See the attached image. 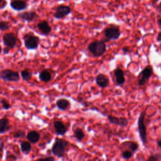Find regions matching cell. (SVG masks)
Here are the masks:
<instances>
[{"mask_svg":"<svg viewBox=\"0 0 161 161\" xmlns=\"http://www.w3.org/2000/svg\"><path fill=\"white\" fill-rule=\"evenodd\" d=\"M88 49L93 56L100 57L106 52V45L104 40H95L88 45Z\"/></svg>","mask_w":161,"mask_h":161,"instance_id":"6da1fadb","label":"cell"},{"mask_svg":"<svg viewBox=\"0 0 161 161\" xmlns=\"http://www.w3.org/2000/svg\"><path fill=\"white\" fill-rule=\"evenodd\" d=\"M69 142L64 139H56L52 147V154L58 158H63L65 155Z\"/></svg>","mask_w":161,"mask_h":161,"instance_id":"7a4b0ae2","label":"cell"},{"mask_svg":"<svg viewBox=\"0 0 161 161\" xmlns=\"http://www.w3.org/2000/svg\"><path fill=\"white\" fill-rule=\"evenodd\" d=\"M24 44L29 50H35L40 44V39L38 36H35L33 33L29 32L23 36Z\"/></svg>","mask_w":161,"mask_h":161,"instance_id":"3957f363","label":"cell"},{"mask_svg":"<svg viewBox=\"0 0 161 161\" xmlns=\"http://www.w3.org/2000/svg\"><path fill=\"white\" fill-rule=\"evenodd\" d=\"M145 111H142L140 113L138 120V130L140 135V138L144 145L147 144V127L145 124Z\"/></svg>","mask_w":161,"mask_h":161,"instance_id":"277c9868","label":"cell"},{"mask_svg":"<svg viewBox=\"0 0 161 161\" xmlns=\"http://www.w3.org/2000/svg\"><path fill=\"white\" fill-rule=\"evenodd\" d=\"M104 35L106 39L109 40H117L121 35L120 28L114 25H111L104 30Z\"/></svg>","mask_w":161,"mask_h":161,"instance_id":"5b68a950","label":"cell"},{"mask_svg":"<svg viewBox=\"0 0 161 161\" xmlns=\"http://www.w3.org/2000/svg\"><path fill=\"white\" fill-rule=\"evenodd\" d=\"M1 79L8 82H18L20 80V74L18 72L11 69H3L0 74Z\"/></svg>","mask_w":161,"mask_h":161,"instance_id":"8992f818","label":"cell"},{"mask_svg":"<svg viewBox=\"0 0 161 161\" xmlns=\"http://www.w3.org/2000/svg\"><path fill=\"white\" fill-rule=\"evenodd\" d=\"M153 74V68L151 66L148 65L140 73L139 76L138 85L139 86H144L151 78Z\"/></svg>","mask_w":161,"mask_h":161,"instance_id":"52a82bcc","label":"cell"},{"mask_svg":"<svg viewBox=\"0 0 161 161\" xmlns=\"http://www.w3.org/2000/svg\"><path fill=\"white\" fill-rule=\"evenodd\" d=\"M3 43L5 47H7L10 49L15 47L18 41V36L13 33H7L3 36Z\"/></svg>","mask_w":161,"mask_h":161,"instance_id":"ba28073f","label":"cell"},{"mask_svg":"<svg viewBox=\"0 0 161 161\" xmlns=\"http://www.w3.org/2000/svg\"><path fill=\"white\" fill-rule=\"evenodd\" d=\"M71 13V8L69 6L59 5L56 9L55 13H54V17L57 20L63 19L70 15Z\"/></svg>","mask_w":161,"mask_h":161,"instance_id":"9c48e42d","label":"cell"},{"mask_svg":"<svg viewBox=\"0 0 161 161\" xmlns=\"http://www.w3.org/2000/svg\"><path fill=\"white\" fill-rule=\"evenodd\" d=\"M10 6L15 11H21L27 8L28 3L26 0H11Z\"/></svg>","mask_w":161,"mask_h":161,"instance_id":"30bf717a","label":"cell"},{"mask_svg":"<svg viewBox=\"0 0 161 161\" xmlns=\"http://www.w3.org/2000/svg\"><path fill=\"white\" fill-rule=\"evenodd\" d=\"M18 17L21 20L25 21L30 22L38 17V15H37L36 13L34 11H27L23 12V13H19L18 15Z\"/></svg>","mask_w":161,"mask_h":161,"instance_id":"8fae6325","label":"cell"},{"mask_svg":"<svg viewBox=\"0 0 161 161\" xmlns=\"http://www.w3.org/2000/svg\"><path fill=\"white\" fill-rule=\"evenodd\" d=\"M54 128L55 130V132L57 135L63 136L67 132V128L66 126L64 123L59 120L54 121Z\"/></svg>","mask_w":161,"mask_h":161,"instance_id":"7c38bea8","label":"cell"},{"mask_svg":"<svg viewBox=\"0 0 161 161\" xmlns=\"http://www.w3.org/2000/svg\"><path fill=\"white\" fill-rule=\"evenodd\" d=\"M37 28H38L40 32L44 35H48L52 32V28L47 20H43L37 24Z\"/></svg>","mask_w":161,"mask_h":161,"instance_id":"4fadbf2b","label":"cell"},{"mask_svg":"<svg viewBox=\"0 0 161 161\" xmlns=\"http://www.w3.org/2000/svg\"><path fill=\"white\" fill-rule=\"evenodd\" d=\"M96 82L98 86H100L102 88H107L109 86V81L108 77L103 74H100L96 76Z\"/></svg>","mask_w":161,"mask_h":161,"instance_id":"5bb4252c","label":"cell"},{"mask_svg":"<svg viewBox=\"0 0 161 161\" xmlns=\"http://www.w3.org/2000/svg\"><path fill=\"white\" fill-rule=\"evenodd\" d=\"M114 74H115V76L116 78L117 84L118 86L123 85L125 82V73L121 68L120 67L117 68L114 71Z\"/></svg>","mask_w":161,"mask_h":161,"instance_id":"9a60e30c","label":"cell"},{"mask_svg":"<svg viewBox=\"0 0 161 161\" xmlns=\"http://www.w3.org/2000/svg\"><path fill=\"white\" fill-rule=\"evenodd\" d=\"M40 138V133L35 130H32L29 132L27 133V139L32 144H35L37 143Z\"/></svg>","mask_w":161,"mask_h":161,"instance_id":"2e32d148","label":"cell"},{"mask_svg":"<svg viewBox=\"0 0 161 161\" xmlns=\"http://www.w3.org/2000/svg\"><path fill=\"white\" fill-rule=\"evenodd\" d=\"M69 102L65 98H60L57 100L56 106L57 108L61 111L66 110L69 106Z\"/></svg>","mask_w":161,"mask_h":161,"instance_id":"e0dca14e","label":"cell"},{"mask_svg":"<svg viewBox=\"0 0 161 161\" xmlns=\"http://www.w3.org/2000/svg\"><path fill=\"white\" fill-rule=\"evenodd\" d=\"M9 124L10 121L8 118L5 117L0 120V133L3 134L10 129Z\"/></svg>","mask_w":161,"mask_h":161,"instance_id":"ac0fdd59","label":"cell"},{"mask_svg":"<svg viewBox=\"0 0 161 161\" xmlns=\"http://www.w3.org/2000/svg\"><path fill=\"white\" fill-rule=\"evenodd\" d=\"M39 78L40 81L44 82H50L52 79V75L51 72L48 70H44L42 71L39 76Z\"/></svg>","mask_w":161,"mask_h":161,"instance_id":"d6986e66","label":"cell"},{"mask_svg":"<svg viewBox=\"0 0 161 161\" xmlns=\"http://www.w3.org/2000/svg\"><path fill=\"white\" fill-rule=\"evenodd\" d=\"M21 152L25 155H28L32 151V145L29 142H21L20 144Z\"/></svg>","mask_w":161,"mask_h":161,"instance_id":"ffe728a7","label":"cell"},{"mask_svg":"<svg viewBox=\"0 0 161 161\" xmlns=\"http://www.w3.org/2000/svg\"><path fill=\"white\" fill-rule=\"evenodd\" d=\"M74 136L79 142H82V140L85 138V133L83 130L80 128H77L74 130Z\"/></svg>","mask_w":161,"mask_h":161,"instance_id":"44dd1931","label":"cell"},{"mask_svg":"<svg viewBox=\"0 0 161 161\" xmlns=\"http://www.w3.org/2000/svg\"><path fill=\"white\" fill-rule=\"evenodd\" d=\"M124 144H125L126 146H127V147L128 148V149L131 151L132 152H133V153L137 152V150L139 149V144L137 142L128 141V142H125Z\"/></svg>","mask_w":161,"mask_h":161,"instance_id":"7402d4cb","label":"cell"},{"mask_svg":"<svg viewBox=\"0 0 161 161\" xmlns=\"http://www.w3.org/2000/svg\"><path fill=\"white\" fill-rule=\"evenodd\" d=\"M21 76L24 81H29L32 77V73L27 69H24L21 72Z\"/></svg>","mask_w":161,"mask_h":161,"instance_id":"603a6c76","label":"cell"},{"mask_svg":"<svg viewBox=\"0 0 161 161\" xmlns=\"http://www.w3.org/2000/svg\"><path fill=\"white\" fill-rule=\"evenodd\" d=\"M107 118H108V121H109V123H111V124L118 125V124H119V118H117V117H114L113 115H108Z\"/></svg>","mask_w":161,"mask_h":161,"instance_id":"cb8c5ba5","label":"cell"},{"mask_svg":"<svg viewBox=\"0 0 161 161\" xmlns=\"http://www.w3.org/2000/svg\"><path fill=\"white\" fill-rule=\"evenodd\" d=\"M133 152H132L130 150H126L125 151H123L122 152V154H121V156L124 159H126V160H128L130 159H131L132 157H133Z\"/></svg>","mask_w":161,"mask_h":161,"instance_id":"d4e9b609","label":"cell"},{"mask_svg":"<svg viewBox=\"0 0 161 161\" xmlns=\"http://www.w3.org/2000/svg\"><path fill=\"white\" fill-rule=\"evenodd\" d=\"M128 124V120L127 118L125 117H120L119 118V124L118 125L122 127H125Z\"/></svg>","mask_w":161,"mask_h":161,"instance_id":"484cf974","label":"cell"},{"mask_svg":"<svg viewBox=\"0 0 161 161\" xmlns=\"http://www.w3.org/2000/svg\"><path fill=\"white\" fill-rule=\"evenodd\" d=\"M10 26L8 22L5 21H1V22H0V29L2 32L6 31L10 29Z\"/></svg>","mask_w":161,"mask_h":161,"instance_id":"4316f807","label":"cell"},{"mask_svg":"<svg viewBox=\"0 0 161 161\" xmlns=\"http://www.w3.org/2000/svg\"><path fill=\"white\" fill-rule=\"evenodd\" d=\"M1 103L2 105V108L3 109L8 110L11 107V105L8 103V102L6 100V99H2L1 100Z\"/></svg>","mask_w":161,"mask_h":161,"instance_id":"83f0119b","label":"cell"},{"mask_svg":"<svg viewBox=\"0 0 161 161\" xmlns=\"http://www.w3.org/2000/svg\"><path fill=\"white\" fill-rule=\"evenodd\" d=\"M25 136V133L24 131L22 130H18V132H15L13 137L15 139H20V138H23Z\"/></svg>","mask_w":161,"mask_h":161,"instance_id":"f1b7e54d","label":"cell"},{"mask_svg":"<svg viewBox=\"0 0 161 161\" xmlns=\"http://www.w3.org/2000/svg\"><path fill=\"white\" fill-rule=\"evenodd\" d=\"M161 159V155L160 154H154L152 155H151L148 158V161H157Z\"/></svg>","mask_w":161,"mask_h":161,"instance_id":"f546056e","label":"cell"},{"mask_svg":"<svg viewBox=\"0 0 161 161\" xmlns=\"http://www.w3.org/2000/svg\"><path fill=\"white\" fill-rule=\"evenodd\" d=\"M7 5V2L6 0H0V9H4Z\"/></svg>","mask_w":161,"mask_h":161,"instance_id":"4dcf8cb0","label":"cell"},{"mask_svg":"<svg viewBox=\"0 0 161 161\" xmlns=\"http://www.w3.org/2000/svg\"><path fill=\"white\" fill-rule=\"evenodd\" d=\"M0 152H1V158H2V155H3V148H4V143L2 140V139L0 140Z\"/></svg>","mask_w":161,"mask_h":161,"instance_id":"1f68e13d","label":"cell"},{"mask_svg":"<svg viewBox=\"0 0 161 161\" xmlns=\"http://www.w3.org/2000/svg\"><path fill=\"white\" fill-rule=\"evenodd\" d=\"M39 160H54L55 158L53 157H44V158H40L38 159Z\"/></svg>","mask_w":161,"mask_h":161,"instance_id":"d6a6232c","label":"cell"},{"mask_svg":"<svg viewBox=\"0 0 161 161\" xmlns=\"http://www.w3.org/2000/svg\"><path fill=\"white\" fill-rule=\"evenodd\" d=\"M10 49L8 47H5V48H3V53L5 54H8L10 52Z\"/></svg>","mask_w":161,"mask_h":161,"instance_id":"836d02e7","label":"cell"},{"mask_svg":"<svg viewBox=\"0 0 161 161\" xmlns=\"http://www.w3.org/2000/svg\"><path fill=\"white\" fill-rule=\"evenodd\" d=\"M122 51L124 52V54H127L129 52V48L127 47H124L122 48Z\"/></svg>","mask_w":161,"mask_h":161,"instance_id":"e575fe53","label":"cell"},{"mask_svg":"<svg viewBox=\"0 0 161 161\" xmlns=\"http://www.w3.org/2000/svg\"><path fill=\"white\" fill-rule=\"evenodd\" d=\"M157 40L158 42H161V32L159 33V34H158V35L157 36Z\"/></svg>","mask_w":161,"mask_h":161,"instance_id":"d590c367","label":"cell"},{"mask_svg":"<svg viewBox=\"0 0 161 161\" xmlns=\"http://www.w3.org/2000/svg\"><path fill=\"white\" fill-rule=\"evenodd\" d=\"M157 145L161 148V140H158V141L157 142Z\"/></svg>","mask_w":161,"mask_h":161,"instance_id":"8d00e7d4","label":"cell"},{"mask_svg":"<svg viewBox=\"0 0 161 161\" xmlns=\"http://www.w3.org/2000/svg\"><path fill=\"white\" fill-rule=\"evenodd\" d=\"M158 24H159V25H160L161 27V18L158 20Z\"/></svg>","mask_w":161,"mask_h":161,"instance_id":"74e56055","label":"cell"},{"mask_svg":"<svg viewBox=\"0 0 161 161\" xmlns=\"http://www.w3.org/2000/svg\"><path fill=\"white\" fill-rule=\"evenodd\" d=\"M160 9H161V3H160Z\"/></svg>","mask_w":161,"mask_h":161,"instance_id":"f35d334b","label":"cell"},{"mask_svg":"<svg viewBox=\"0 0 161 161\" xmlns=\"http://www.w3.org/2000/svg\"><path fill=\"white\" fill-rule=\"evenodd\" d=\"M64 1H66V0H64Z\"/></svg>","mask_w":161,"mask_h":161,"instance_id":"ab89813d","label":"cell"}]
</instances>
